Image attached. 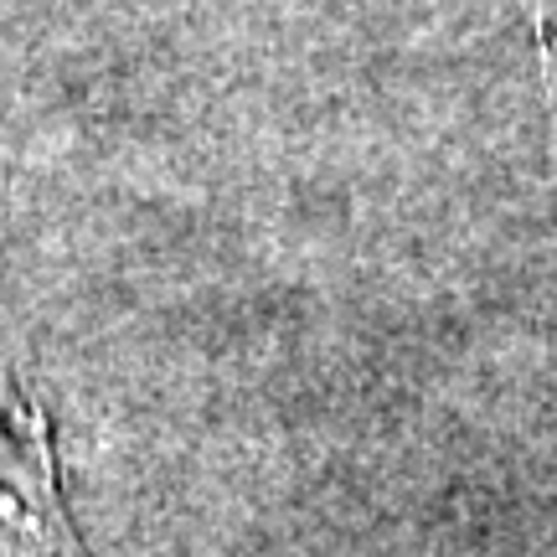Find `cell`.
<instances>
[{"label":"cell","mask_w":557,"mask_h":557,"mask_svg":"<svg viewBox=\"0 0 557 557\" xmlns=\"http://www.w3.org/2000/svg\"><path fill=\"white\" fill-rule=\"evenodd\" d=\"M0 537L26 557H88V542L62 491L52 423L5 372H0Z\"/></svg>","instance_id":"obj_1"},{"label":"cell","mask_w":557,"mask_h":557,"mask_svg":"<svg viewBox=\"0 0 557 557\" xmlns=\"http://www.w3.org/2000/svg\"><path fill=\"white\" fill-rule=\"evenodd\" d=\"M542 83H547V103H553V150H557V47L542 37Z\"/></svg>","instance_id":"obj_2"}]
</instances>
